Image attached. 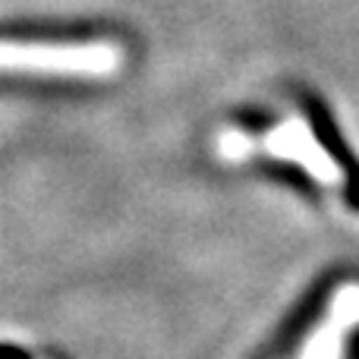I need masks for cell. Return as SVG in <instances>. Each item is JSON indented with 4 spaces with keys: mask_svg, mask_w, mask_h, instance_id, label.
I'll return each instance as SVG.
<instances>
[{
    "mask_svg": "<svg viewBox=\"0 0 359 359\" xmlns=\"http://www.w3.org/2000/svg\"><path fill=\"white\" fill-rule=\"evenodd\" d=\"M123 63L114 41H0V73L104 79Z\"/></svg>",
    "mask_w": 359,
    "mask_h": 359,
    "instance_id": "cell-1",
    "label": "cell"
},
{
    "mask_svg": "<svg viewBox=\"0 0 359 359\" xmlns=\"http://www.w3.org/2000/svg\"><path fill=\"white\" fill-rule=\"evenodd\" d=\"M299 104H303L306 120H309V126H312V136L328 151L331 161L344 170V196H347V205L359 211V161L353 158L350 145L344 142L337 120L331 117L328 104H325L316 92H299Z\"/></svg>",
    "mask_w": 359,
    "mask_h": 359,
    "instance_id": "cell-2",
    "label": "cell"
}]
</instances>
